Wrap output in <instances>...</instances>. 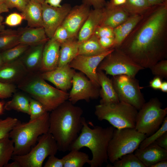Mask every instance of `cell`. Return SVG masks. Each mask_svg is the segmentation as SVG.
Segmentation results:
<instances>
[{
    "mask_svg": "<svg viewBox=\"0 0 167 167\" xmlns=\"http://www.w3.org/2000/svg\"><path fill=\"white\" fill-rule=\"evenodd\" d=\"M145 68L167 58V4L152 6L115 48Z\"/></svg>",
    "mask_w": 167,
    "mask_h": 167,
    "instance_id": "cell-1",
    "label": "cell"
},
{
    "mask_svg": "<svg viewBox=\"0 0 167 167\" xmlns=\"http://www.w3.org/2000/svg\"><path fill=\"white\" fill-rule=\"evenodd\" d=\"M50 112L48 132L56 140L58 150L69 151L83 127V110L66 101Z\"/></svg>",
    "mask_w": 167,
    "mask_h": 167,
    "instance_id": "cell-2",
    "label": "cell"
},
{
    "mask_svg": "<svg viewBox=\"0 0 167 167\" xmlns=\"http://www.w3.org/2000/svg\"><path fill=\"white\" fill-rule=\"evenodd\" d=\"M114 128L113 126L105 128L96 126L92 128L84 118L80 133L69 151L88 148L92 154L89 164L90 167H101L104 163L108 164V148Z\"/></svg>",
    "mask_w": 167,
    "mask_h": 167,
    "instance_id": "cell-3",
    "label": "cell"
},
{
    "mask_svg": "<svg viewBox=\"0 0 167 167\" xmlns=\"http://www.w3.org/2000/svg\"><path fill=\"white\" fill-rule=\"evenodd\" d=\"M41 72L29 73L19 82L18 87L51 112L68 99L69 93L55 88L45 81Z\"/></svg>",
    "mask_w": 167,
    "mask_h": 167,
    "instance_id": "cell-4",
    "label": "cell"
},
{
    "mask_svg": "<svg viewBox=\"0 0 167 167\" xmlns=\"http://www.w3.org/2000/svg\"><path fill=\"white\" fill-rule=\"evenodd\" d=\"M49 116V112H47L33 120L24 123L19 121L13 127L9 134L14 144L13 155L28 153L39 136L48 132Z\"/></svg>",
    "mask_w": 167,
    "mask_h": 167,
    "instance_id": "cell-5",
    "label": "cell"
},
{
    "mask_svg": "<svg viewBox=\"0 0 167 167\" xmlns=\"http://www.w3.org/2000/svg\"><path fill=\"white\" fill-rule=\"evenodd\" d=\"M138 110L131 105L120 101L108 104H100L95 107L98 119L105 120L115 128H135Z\"/></svg>",
    "mask_w": 167,
    "mask_h": 167,
    "instance_id": "cell-6",
    "label": "cell"
},
{
    "mask_svg": "<svg viewBox=\"0 0 167 167\" xmlns=\"http://www.w3.org/2000/svg\"><path fill=\"white\" fill-rule=\"evenodd\" d=\"M147 137L134 128H115L108 146V160L113 163L123 155L133 153Z\"/></svg>",
    "mask_w": 167,
    "mask_h": 167,
    "instance_id": "cell-7",
    "label": "cell"
},
{
    "mask_svg": "<svg viewBox=\"0 0 167 167\" xmlns=\"http://www.w3.org/2000/svg\"><path fill=\"white\" fill-rule=\"evenodd\" d=\"M162 104L157 98L145 102L138 112L135 129L138 132L150 135L162 125L167 114V108H162Z\"/></svg>",
    "mask_w": 167,
    "mask_h": 167,
    "instance_id": "cell-8",
    "label": "cell"
},
{
    "mask_svg": "<svg viewBox=\"0 0 167 167\" xmlns=\"http://www.w3.org/2000/svg\"><path fill=\"white\" fill-rule=\"evenodd\" d=\"M38 143L27 153L13 155L12 159L17 161L20 167H41L48 156L55 155L58 148L57 143L49 133L39 136Z\"/></svg>",
    "mask_w": 167,
    "mask_h": 167,
    "instance_id": "cell-9",
    "label": "cell"
},
{
    "mask_svg": "<svg viewBox=\"0 0 167 167\" xmlns=\"http://www.w3.org/2000/svg\"><path fill=\"white\" fill-rule=\"evenodd\" d=\"M111 79L119 101L139 110L145 101L139 81L135 77L121 75L113 76Z\"/></svg>",
    "mask_w": 167,
    "mask_h": 167,
    "instance_id": "cell-10",
    "label": "cell"
},
{
    "mask_svg": "<svg viewBox=\"0 0 167 167\" xmlns=\"http://www.w3.org/2000/svg\"><path fill=\"white\" fill-rule=\"evenodd\" d=\"M141 67L118 49L114 50L108 54L99 65L97 70L105 72L112 76L125 75L135 77Z\"/></svg>",
    "mask_w": 167,
    "mask_h": 167,
    "instance_id": "cell-11",
    "label": "cell"
},
{
    "mask_svg": "<svg viewBox=\"0 0 167 167\" xmlns=\"http://www.w3.org/2000/svg\"><path fill=\"white\" fill-rule=\"evenodd\" d=\"M71 88L68 100L73 104L82 100L89 102L91 99H97L100 96V87L80 72L75 73Z\"/></svg>",
    "mask_w": 167,
    "mask_h": 167,
    "instance_id": "cell-12",
    "label": "cell"
},
{
    "mask_svg": "<svg viewBox=\"0 0 167 167\" xmlns=\"http://www.w3.org/2000/svg\"><path fill=\"white\" fill-rule=\"evenodd\" d=\"M114 48L96 55H77L68 64L73 69L79 71L86 76L96 85L100 87L97 70L98 66L103 59Z\"/></svg>",
    "mask_w": 167,
    "mask_h": 167,
    "instance_id": "cell-13",
    "label": "cell"
},
{
    "mask_svg": "<svg viewBox=\"0 0 167 167\" xmlns=\"http://www.w3.org/2000/svg\"><path fill=\"white\" fill-rule=\"evenodd\" d=\"M42 7L43 27L47 37L51 39L72 7L70 4L65 3L60 7H54L44 2L42 4Z\"/></svg>",
    "mask_w": 167,
    "mask_h": 167,
    "instance_id": "cell-14",
    "label": "cell"
},
{
    "mask_svg": "<svg viewBox=\"0 0 167 167\" xmlns=\"http://www.w3.org/2000/svg\"><path fill=\"white\" fill-rule=\"evenodd\" d=\"M90 10V6L83 3L71 7L61 24L67 29L71 38L77 37Z\"/></svg>",
    "mask_w": 167,
    "mask_h": 167,
    "instance_id": "cell-15",
    "label": "cell"
},
{
    "mask_svg": "<svg viewBox=\"0 0 167 167\" xmlns=\"http://www.w3.org/2000/svg\"><path fill=\"white\" fill-rule=\"evenodd\" d=\"M68 64L58 66L48 72H41L42 78L54 84L58 89L66 92L72 86V81L75 73Z\"/></svg>",
    "mask_w": 167,
    "mask_h": 167,
    "instance_id": "cell-16",
    "label": "cell"
},
{
    "mask_svg": "<svg viewBox=\"0 0 167 167\" xmlns=\"http://www.w3.org/2000/svg\"><path fill=\"white\" fill-rule=\"evenodd\" d=\"M60 45L52 38L46 42L43 51L41 72L50 71L58 67Z\"/></svg>",
    "mask_w": 167,
    "mask_h": 167,
    "instance_id": "cell-17",
    "label": "cell"
},
{
    "mask_svg": "<svg viewBox=\"0 0 167 167\" xmlns=\"http://www.w3.org/2000/svg\"><path fill=\"white\" fill-rule=\"evenodd\" d=\"M28 73L20 58L4 63L0 67V82L12 84L19 82Z\"/></svg>",
    "mask_w": 167,
    "mask_h": 167,
    "instance_id": "cell-18",
    "label": "cell"
},
{
    "mask_svg": "<svg viewBox=\"0 0 167 167\" xmlns=\"http://www.w3.org/2000/svg\"><path fill=\"white\" fill-rule=\"evenodd\" d=\"M104 7L101 9L91 10L78 33L77 40L79 44L94 35L96 28L101 25L105 16Z\"/></svg>",
    "mask_w": 167,
    "mask_h": 167,
    "instance_id": "cell-19",
    "label": "cell"
},
{
    "mask_svg": "<svg viewBox=\"0 0 167 167\" xmlns=\"http://www.w3.org/2000/svg\"><path fill=\"white\" fill-rule=\"evenodd\" d=\"M135 154L146 167H151L160 161L167 160V150L154 143L142 148H138Z\"/></svg>",
    "mask_w": 167,
    "mask_h": 167,
    "instance_id": "cell-20",
    "label": "cell"
},
{
    "mask_svg": "<svg viewBox=\"0 0 167 167\" xmlns=\"http://www.w3.org/2000/svg\"><path fill=\"white\" fill-rule=\"evenodd\" d=\"M105 14L100 25L114 29L126 20L131 15L121 6H114L109 2L104 7Z\"/></svg>",
    "mask_w": 167,
    "mask_h": 167,
    "instance_id": "cell-21",
    "label": "cell"
},
{
    "mask_svg": "<svg viewBox=\"0 0 167 167\" xmlns=\"http://www.w3.org/2000/svg\"><path fill=\"white\" fill-rule=\"evenodd\" d=\"M45 43L29 46L20 58L23 65L29 73L39 71L43 51Z\"/></svg>",
    "mask_w": 167,
    "mask_h": 167,
    "instance_id": "cell-22",
    "label": "cell"
},
{
    "mask_svg": "<svg viewBox=\"0 0 167 167\" xmlns=\"http://www.w3.org/2000/svg\"><path fill=\"white\" fill-rule=\"evenodd\" d=\"M97 73L101 87L100 90V96L101 98L100 104H108L119 102L111 79L102 71L97 70Z\"/></svg>",
    "mask_w": 167,
    "mask_h": 167,
    "instance_id": "cell-23",
    "label": "cell"
},
{
    "mask_svg": "<svg viewBox=\"0 0 167 167\" xmlns=\"http://www.w3.org/2000/svg\"><path fill=\"white\" fill-rule=\"evenodd\" d=\"M18 30L19 32V44L31 46L45 43L49 39L43 27H28Z\"/></svg>",
    "mask_w": 167,
    "mask_h": 167,
    "instance_id": "cell-24",
    "label": "cell"
},
{
    "mask_svg": "<svg viewBox=\"0 0 167 167\" xmlns=\"http://www.w3.org/2000/svg\"><path fill=\"white\" fill-rule=\"evenodd\" d=\"M144 13L131 15L126 20L113 29V48L117 47L124 41L142 18Z\"/></svg>",
    "mask_w": 167,
    "mask_h": 167,
    "instance_id": "cell-25",
    "label": "cell"
},
{
    "mask_svg": "<svg viewBox=\"0 0 167 167\" xmlns=\"http://www.w3.org/2000/svg\"><path fill=\"white\" fill-rule=\"evenodd\" d=\"M21 14L28 27H43L41 4L30 0Z\"/></svg>",
    "mask_w": 167,
    "mask_h": 167,
    "instance_id": "cell-26",
    "label": "cell"
},
{
    "mask_svg": "<svg viewBox=\"0 0 167 167\" xmlns=\"http://www.w3.org/2000/svg\"><path fill=\"white\" fill-rule=\"evenodd\" d=\"M76 38H71L60 45L58 67L68 64L78 54Z\"/></svg>",
    "mask_w": 167,
    "mask_h": 167,
    "instance_id": "cell-27",
    "label": "cell"
},
{
    "mask_svg": "<svg viewBox=\"0 0 167 167\" xmlns=\"http://www.w3.org/2000/svg\"><path fill=\"white\" fill-rule=\"evenodd\" d=\"M107 50L101 46L98 38L94 34L79 44L78 55L94 56L101 54Z\"/></svg>",
    "mask_w": 167,
    "mask_h": 167,
    "instance_id": "cell-28",
    "label": "cell"
},
{
    "mask_svg": "<svg viewBox=\"0 0 167 167\" xmlns=\"http://www.w3.org/2000/svg\"><path fill=\"white\" fill-rule=\"evenodd\" d=\"M30 98L22 93H16L11 100L5 104L4 109L14 110L29 115Z\"/></svg>",
    "mask_w": 167,
    "mask_h": 167,
    "instance_id": "cell-29",
    "label": "cell"
},
{
    "mask_svg": "<svg viewBox=\"0 0 167 167\" xmlns=\"http://www.w3.org/2000/svg\"><path fill=\"white\" fill-rule=\"evenodd\" d=\"M62 158L63 167H82L86 164H89L88 155L79 150H71Z\"/></svg>",
    "mask_w": 167,
    "mask_h": 167,
    "instance_id": "cell-30",
    "label": "cell"
},
{
    "mask_svg": "<svg viewBox=\"0 0 167 167\" xmlns=\"http://www.w3.org/2000/svg\"><path fill=\"white\" fill-rule=\"evenodd\" d=\"M19 30L5 29L0 32V52L19 44Z\"/></svg>",
    "mask_w": 167,
    "mask_h": 167,
    "instance_id": "cell-31",
    "label": "cell"
},
{
    "mask_svg": "<svg viewBox=\"0 0 167 167\" xmlns=\"http://www.w3.org/2000/svg\"><path fill=\"white\" fill-rule=\"evenodd\" d=\"M14 144L9 135L0 139V167H4L12 159Z\"/></svg>",
    "mask_w": 167,
    "mask_h": 167,
    "instance_id": "cell-32",
    "label": "cell"
},
{
    "mask_svg": "<svg viewBox=\"0 0 167 167\" xmlns=\"http://www.w3.org/2000/svg\"><path fill=\"white\" fill-rule=\"evenodd\" d=\"M121 6L131 15L143 14L153 6L147 0H126Z\"/></svg>",
    "mask_w": 167,
    "mask_h": 167,
    "instance_id": "cell-33",
    "label": "cell"
},
{
    "mask_svg": "<svg viewBox=\"0 0 167 167\" xmlns=\"http://www.w3.org/2000/svg\"><path fill=\"white\" fill-rule=\"evenodd\" d=\"M29 46L21 44L1 52L4 63L17 60L22 56Z\"/></svg>",
    "mask_w": 167,
    "mask_h": 167,
    "instance_id": "cell-34",
    "label": "cell"
},
{
    "mask_svg": "<svg viewBox=\"0 0 167 167\" xmlns=\"http://www.w3.org/2000/svg\"><path fill=\"white\" fill-rule=\"evenodd\" d=\"M113 164V167H146L133 152L123 155Z\"/></svg>",
    "mask_w": 167,
    "mask_h": 167,
    "instance_id": "cell-35",
    "label": "cell"
},
{
    "mask_svg": "<svg viewBox=\"0 0 167 167\" xmlns=\"http://www.w3.org/2000/svg\"><path fill=\"white\" fill-rule=\"evenodd\" d=\"M167 131V117H166L159 128L150 135L147 137L141 143L139 148H144L154 143L159 138Z\"/></svg>",
    "mask_w": 167,
    "mask_h": 167,
    "instance_id": "cell-36",
    "label": "cell"
},
{
    "mask_svg": "<svg viewBox=\"0 0 167 167\" xmlns=\"http://www.w3.org/2000/svg\"><path fill=\"white\" fill-rule=\"evenodd\" d=\"M29 109V121L36 119L48 112L40 102L32 97L30 98Z\"/></svg>",
    "mask_w": 167,
    "mask_h": 167,
    "instance_id": "cell-37",
    "label": "cell"
},
{
    "mask_svg": "<svg viewBox=\"0 0 167 167\" xmlns=\"http://www.w3.org/2000/svg\"><path fill=\"white\" fill-rule=\"evenodd\" d=\"M19 121L18 119L11 117L0 119V139L9 135L11 131Z\"/></svg>",
    "mask_w": 167,
    "mask_h": 167,
    "instance_id": "cell-38",
    "label": "cell"
},
{
    "mask_svg": "<svg viewBox=\"0 0 167 167\" xmlns=\"http://www.w3.org/2000/svg\"><path fill=\"white\" fill-rule=\"evenodd\" d=\"M152 74L161 78L167 79V60L160 61L149 68Z\"/></svg>",
    "mask_w": 167,
    "mask_h": 167,
    "instance_id": "cell-39",
    "label": "cell"
},
{
    "mask_svg": "<svg viewBox=\"0 0 167 167\" xmlns=\"http://www.w3.org/2000/svg\"><path fill=\"white\" fill-rule=\"evenodd\" d=\"M60 44L71 38L67 29L61 25L55 31L52 37Z\"/></svg>",
    "mask_w": 167,
    "mask_h": 167,
    "instance_id": "cell-40",
    "label": "cell"
},
{
    "mask_svg": "<svg viewBox=\"0 0 167 167\" xmlns=\"http://www.w3.org/2000/svg\"><path fill=\"white\" fill-rule=\"evenodd\" d=\"M15 88L13 84L0 82V98L6 99L11 97L15 92Z\"/></svg>",
    "mask_w": 167,
    "mask_h": 167,
    "instance_id": "cell-41",
    "label": "cell"
},
{
    "mask_svg": "<svg viewBox=\"0 0 167 167\" xmlns=\"http://www.w3.org/2000/svg\"><path fill=\"white\" fill-rule=\"evenodd\" d=\"M30 0H4V2L9 9L15 8L22 12Z\"/></svg>",
    "mask_w": 167,
    "mask_h": 167,
    "instance_id": "cell-42",
    "label": "cell"
},
{
    "mask_svg": "<svg viewBox=\"0 0 167 167\" xmlns=\"http://www.w3.org/2000/svg\"><path fill=\"white\" fill-rule=\"evenodd\" d=\"M24 19L21 14L13 12L9 15L6 18L5 23L10 27L16 26L20 24Z\"/></svg>",
    "mask_w": 167,
    "mask_h": 167,
    "instance_id": "cell-43",
    "label": "cell"
},
{
    "mask_svg": "<svg viewBox=\"0 0 167 167\" xmlns=\"http://www.w3.org/2000/svg\"><path fill=\"white\" fill-rule=\"evenodd\" d=\"M98 38L103 37H114L113 29L107 26L100 25L94 34Z\"/></svg>",
    "mask_w": 167,
    "mask_h": 167,
    "instance_id": "cell-44",
    "label": "cell"
},
{
    "mask_svg": "<svg viewBox=\"0 0 167 167\" xmlns=\"http://www.w3.org/2000/svg\"><path fill=\"white\" fill-rule=\"evenodd\" d=\"M52 155L49 158L45 163L44 167H63V162L62 158L59 159Z\"/></svg>",
    "mask_w": 167,
    "mask_h": 167,
    "instance_id": "cell-45",
    "label": "cell"
},
{
    "mask_svg": "<svg viewBox=\"0 0 167 167\" xmlns=\"http://www.w3.org/2000/svg\"><path fill=\"white\" fill-rule=\"evenodd\" d=\"M101 46L104 49L109 50L113 49L114 37H103L98 38Z\"/></svg>",
    "mask_w": 167,
    "mask_h": 167,
    "instance_id": "cell-46",
    "label": "cell"
},
{
    "mask_svg": "<svg viewBox=\"0 0 167 167\" xmlns=\"http://www.w3.org/2000/svg\"><path fill=\"white\" fill-rule=\"evenodd\" d=\"M82 3L92 6L94 9H101L105 6L106 2L105 0H82Z\"/></svg>",
    "mask_w": 167,
    "mask_h": 167,
    "instance_id": "cell-47",
    "label": "cell"
},
{
    "mask_svg": "<svg viewBox=\"0 0 167 167\" xmlns=\"http://www.w3.org/2000/svg\"><path fill=\"white\" fill-rule=\"evenodd\" d=\"M154 143L167 150V131L161 136Z\"/></svg>",
    "mask_w": 167,
    "mask_h": 167,
    "instance_id": "cell-48",
    "label": "cell"
},
{
    "mask_svg": "<svg viewBox=\"0 0 167 167\" xmlns=\"http://www.w3.org/2000/svg\"><path fill=\"white\" fill-rule=\"evenodd\" d=\"M162 78L155 76L149 82L150 86L155 90L160 89L162 82Z\"/></svg>",
    "mask_w": 167,
    "mask_h": 167,
    "instance_id": "cell-49",
    "label": "cell"
},
{
    "mask_svg": "<svg viewBox=\"0 0 167 167\" xmlns=\"http://www.w3.org/2000/svg\"><path fill=\"white\" fill-rule=\"evenodd\" d=\"M63 0H45V2L49 6L54 7H59Z\"/></svg>",
    "mask_w": 167,
    "mask_h": 167,
    "instance_id": "cell-50",
    "label": "cell"
},
{
    "mask_svg": "<svg viewBox=\"0 0 167 167\" xmlns=\"http://www.w3.org/2000/svg\"><path fill=\"white\" fill-rule=\"evenodd\" d=\"M152 6L167 4V0H147Z\"/></svg>",
    "mask_w": 167,
    "mask_h": 167,
    "instance_id": "cell-51",
    "label": "cell"
},
{
    "mask_svg": "<svg viewBox=\"0 0 167 167\" xmlns=\"http://www.w3.org/2000/svg\"><path fill=\"white\" fill-rule=\"evenodd\" d=\"M126 0H110L109 2L114 6H121L124 5Z\"/></svg>",
    "mask_w": 167,
    "mask_h": 167,
    "instance_id": "cell-52",
    "label": "cell"
},
{
    "mask_svg": "<svg viewBox=\"0 0 167 167\" xmlns=\"http://www.w3.org/2000/svg\"><path fill=\"white\" fill-rule=\"evenodd\" d=\"M167 160L160 161L152 165L151 167H167Z\"/></svg>",
    "mask_w": 167,
    "mask_h": 167,
    "instance_id": "cell-53",
    "label": "cell"
},
{
    "mask_svg": "<svg viewBox=\"0 0 167 167\" xmlns=\"http://www.w3.org/2000/svg\"><path fill=\"white\" fill-rule=\"evenodd\" d=\"M9 9L4 2L0 3V14L9 12Z\"/></svg>",
    "mask_w": 167,
    "mask_h": 167,
    "instance_id": "cell-54",
    "label": "cell"
},
{
    "mask_svg": "<svg viewBox=\"0 0 167 167\" xmlns=\"http://www.w3.org/2000/svg\"><path fill=\"white\" fill-rule=\"evenodd\" d=\"M160 89L163 92H167V81H165L162 82Z\"/></svg>",
    "mask_w": 167,
    "mask_h": 167,
    "instance_id": "cell-55",
    "label": "cell"
},
{
    "mask_svg": "<svg viewBox=\"0 0 167 167\" xmlns=\"http://www.w3.org/2000/svg\"><path fill=\"white\" fill-rule=\"evenodd\" d=\"M5 167H20V166L17 161H14L11 163H8Z\"/></svg>",
    "mask_w": 167,
    "mask_h": 167,
    "instance_id": "cell-56",
    "label": "cell"
},
{
    "mask_svg": "<svg viewBox=\"0 0 167 167\" xmlns=\"http://www.w3.org/2000/svg\"><path fill=\"white\" fill-rule=\"evenodd\" d=\"M3 17L1 14H0V32L5 29V26L3 23Z\"/></svg>",
    "mask_w": 167,
    "mask_h": 167,
    "instance_id": "cell-57",
    "label": "cell"
},
{
    "mask_svg": "<svg viewBox=\"0 0 167 167\" xmlns=\"http://www.w3.org/2000/svg\"><path fill=\"white\" fill-rule=\"evenodd\" d=\"M5 103L2 101H0V115L3 114L4 109Z\"/></svg>",
    "mask_w": 167,
    "mask_h": 167,
    "instance_id": "cell-58",
    "label": "cell"
},
{
    "mask_svg": "<svg viewBox=\"0 0 167 167\" xmlns=\"http://www.w3.org/2000/svg\"><path fill=\"white\" fill-rule=\"evenodd\" d=\"M4 63L2 56L1 53L0 52V67Z\"/></svg>",
    "mask_w": 167,
    "mask_h": 167,
    "instance_id": "cell-59",
    "label": "cell"
},
{
    "mask_svg": "<svg viewBox=\"0 0 167 167\" xmlns=\"http://www.w3.org/2000/svg\"><path fill=\"white\" fill-rule=\"evenodd\" d=\"M37 2L40 3L41 4L43 3L45 1V0H30Z\"/></svg>",
    "mask_w": 167,
    "mask_h": 167,
    "instance_id": "cell-60",
    "label": "cell"
},
{
    "mask_svg": "<svg viewBox=\"0 0 167 167\" xmlns=\"http://www.w3.org/2000/svg\"><path fill=\"white\" fill-rule=\"evenodd\" d=\"M2 2H4V0H0V3Z\"/></svg>",
    "mask_w": 167,
    "mask_h": 167,
    "instance_id": "cell-61",
    "label": "cell"
}]
</instances>
